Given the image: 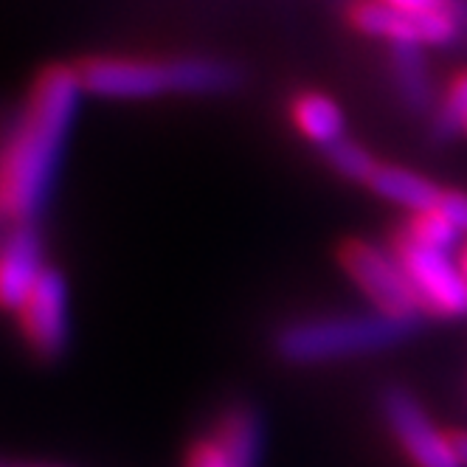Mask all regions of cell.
Listing matches in <instances>:
<instances>
[{
	"instance_id": "cell-10",
	"label": "cell",
	"mask_w": 467,
	"mask_h": 467,
	"mask_svg": "<svg viewBox=\"0 0 467 467\" xmlns=\"http://www.w3.org/2000/svg\"><path fill=\"white\" fill-rule=\"evenodd\" d=\"M46 268L40 240L31 225L9 228L0 243V310H15Z\"/></svg>"
},
{
	"instance_id": "cell-16",
	"label": "cell",
	"mask_w": 467,
	"mask_h": 467,
	"mask_svg": "<svg viewBox=\"0 0 467 467\" xmlns=\"http://www.w3.org/2000/svg\"><path fill=\"white\" fill-rule=\"evenodd\" d=\"M327 161L341 178L363 183V186L369 183L372 172L378 170V163H380L369 150H366L363 144H358V141H352L349 136L344 141H338L336 147L327 150Z\"/></svg>"
},
{
	"instance_id": "cell-7",
	"label": "cell",
	"mask_w": 467,
	"mask_h": 467,
	"mask_svg": "<svg viewBox=\"0 0 467 467\" xmlns=\"http://www.w3.org/2000/svg\"><path fill=\"white\" fill-rule=\"evenodd\" d=\"M12 313L20 338L35 355L54 358L68 344V287H65V279L54 268H46L37 276V282L26 290V296L15 305Z\"/></svg>"
},
{
	"instance_id": "cell-4",
	"label": "cell",
	"mask_w": 467,
	"mask_h": 467,
	"mask_svg": "<svg viewBox=\"0 0 467 467\" xmlns=\"http://www.w3.org/2000/svg\"><path fill=\"white\" fill-rule=\"evenodd\" d=\"M341 268L347 271L352 285L369 298L372 310L414 324L425 318L417 290L394 248L386 251L383 245L369 240H349L341 248Z\"/></svg>"
},
{
	"instance_id": "cell-12",
	"label": "cell",
	"mask_w": 467,
	"mask_h": 467,
	"mask_svg": "<svg viewBox=\"0 0 467 467\" xmlns=\"http://www.w3.org/2000/svg\"><path fill=\"white\" fill-rule=\"evenodd\" d=\"M369 186L380 200L394 203L400 209H406L409 214L437 209L442 189L433 183L431 178L409 170V166H397V163H378V170L369 178Z\"/></svg>"
},
{
	"instance_id": "cell-14",
	"label": "cell",
	"mask_w": 467,
	"mask_h": 467,
	"mask_svg": "<svg viewBox=\"0 0 467 467\" xmlns=\"http://www.w3.org/2000/svg\"><path fill=\"white\" fill-rule=\"evenodd\" d=\"M431 130L440 139H453L456 132L467 136V71L453 77L431 113Z\"/></svg>"
},
{
	"instance_id": "cell-19",
	"label": "cell",
	"mask_w": 467,
	"mask_h": 467,
	"mask_svg": "<svg viewBox=\"0 0 467 467\" xmlns=\"http://www.w3.org/2000/svg\"><path fill=\"white\" fill-rule=\"evenodd\" d=\"M451 437H453V448H456V456H459L462 467H467V428L453 431Z\"/></svg>"
},
{
	"instance_id": "cell-17",
	"label": "cell",
	"mask_w": 467,
	"mask_h": 467,
	"mask_svg": "<svg viewBox=\"0 0 467 467\" xmlns=\"http://www.w3.org/2000/svg\"><path fill=\"white\" fill-rule=\"evenodd\" d=\"M437 209L456 225L462 237H467V192L462 189H442Z\"/></svg>"
},
{
	"instance_id": "cell-6",
	"label": "cell",
	"mask_w": 467,
	"mask_h": 467,
	"mask_svg": "<svg viewBox=\"0 0 467 467\" xmlns=\"http://www.w3.org/2000/svg\"><path fill=\"white\" fill-rule=\"evenodd\" d=\"M380 417L411 467H462L453 437L431 420L414 391L386 386L380 394Z\"/></svg>"
},
{
	"instance_id": "cell-20",
	"label": "cell",
	"mask_w": 467,
	"mask_h": 467,
	"mask_svg": "<svg viewBox=\"0 0 467 467\" xmlns=\"http://www.w3.org/2000/svg\"><path fill=\"white\" fill-rule=\"evenodd\" d=\"M462 268H464V276H467V248H464V254H462Z\"/></svg>"
},
{
	"instance_id": "cell-18",
	"label": "cell",
	"mask_w": 467,
	"mask_h": 467,
	"mask_svg": "<svg viewBox=\"0 0 467 467\" xmlns=\"http://www.w3.org/2000/svg\"><path fill=\"white\" fill-rule=\"evenodd\" d=\"M394 9H406L417 15H437V12H453V0H380Z\"/></svg>"
},
{
	"instance_id": "cell-2",
	"label": "cell",
	"mask_w": 467,
	"mask_h": 467,
	"mask_svg": "<svg viewBox=\"0 0 467 467\" xmlns=\"http://www.w3.org/2000/svg\"><path fill=\"white\" fill-rule=\"evenodd\" d=\"M85 93L144 102L158 96H220L243 82V71L220 57H127L96 54L74 65Z\"/></svg>"
},
{
	"instance_id": "cell-11",
	"label": "cell",
	"mask_w": 467,
	"mask_h": 467,
	"mask_svg": "<svg viewBox=\"0 0 467 467\" xmlns=\"http://www.w3.org/2000/svg\"><path fill=\"white\" fill-rule=\"evenodd\" d=\"M290 119H293V127L302 132L313 147L324 152L347 139V116L341 105L321 90L296 93L290 102Z\"/></svg>"
},
{
	"instance_id": "cell-1",
	"label": "cell",
	"mask_w": 467,
	"mask_h": 467,
	"mask_svg": "<svg viewBox=\"0 0 467 467\" xmlns=\"http://www.w3.org/2000/svg\"><path fill=\"white\" fill-rule=\"evenodd\" d=\"M85 88L71 65L46 68L0 141V223L26 228L54 186Z\"/></svg>"
},
{
	"instance_id": "cell-8",
	"label": "cell",
	"mask_w": 467,
	"mask_h": 467,
	"mask_svg": "<svg viewBox=\"0 0 467 467\" xmlns=\"http://www.w3.org/2000/svg\"><path fill=\"white\" fill-rule=\"evenodd\" d=\"M349 23L366 37L383 40L389 46H417L440 48L456 40L459 17L456 12L417 15L406 9H394L380 0H358L349 9Z\"/></svg>"
},
{
	"instance_id": "cell-3",
	"label": "cell",
	"mask_w": 467,
	"mask_h": 467,
	"mask_svg": "<svg viewBox=\"0 0 467 467\" xmlns=\"http://www.w3.org/2000/svg\"><path fill=\"white\" fill-rule=\"evenodd\" d=\"M417 324L394 318L380 310L316 316L285 324L276 332V355L293 366H321L336 360H352L378 355L406 344Z\"/></svg>"
},
{
	"instance_id": "cell-15",
	"label": "cell",
	"mask_w": 467,
	"mask_h": 467,
	"mask_svg": "<svg viewBox=\"0 0 467 467\" xmlns=\"http://www.w3.org/2000/svg\"><path fill=\"white\" fill-rule=\"evenodd\" d=\"M409 237H414L422 245L431 248H442V251H453L462 240V234L456 231V225L440 212V209H428V212H417L409 217L406 228Z\"/></svg>"
},
{
	"instance_id": "cell-9",
	"label": "cell",
	"mask_w": 467,
	"mask_h": 467,
	"mask_svg": "<svg viewBox=\"0 0 467 467\" xmlns=\"http://www.w3.org/2000/svg\"><path fill=\"white\" fill-rule=\"evenodd\" d=\"M265 448V428L254 409H228L214 428L200 437L189 453L186 467H259Z\"/></svg>"
},
{
	"instance_id": "cell-5",
	"label": "cell",
	"mask_w": 467,
	"mask_h": 467,
	"mask_svg": "<svg viewBox=\"0 0 467 467\" xmlns=\"http://www.w3.org/2000/svg\"><path fill=\"white\" fill-rule=\"evenodd\" d=\"M394 254L417 290L425 316L464 318L467 316V276L453 251L431 248L400 231L394 237Z\"/></svg>"
},
{
	"instance_id": "cell-13",
	"label": "cell",
	"mask_w": 467,
	"mask_h": 467,
	"mask_svg": "<svg viewBox=\"0 0 467 467\" xmlns=\"http://www.w3.org/2000/svg\"><path fill=\"white\" fill-rule=\"evenodd\" d=\"M389 65L391 79L397 88V96L411 113H433L437 108V96H433V79L428 71L425 48L417 46H389Z\"/></svg>"
}]
</instances>
